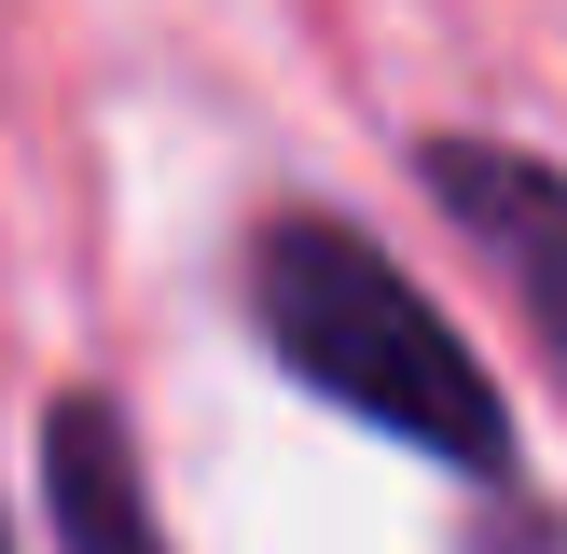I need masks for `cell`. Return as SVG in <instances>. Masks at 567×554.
I'll return each instance as SVG.
<instances>
[{"label": "cell", "mask_w": 567, "mask_h": 554, "mask_svg": "<svg viewBox=\"0 0 567 554\" xmlns=\"http://www.w3.org/2000/svg\"><path fill=\"white\" fill-rule=\"evenodd\" d=\"M430 194H443V222H457L471 249H485L498 277H513V305H526V332L554 347V375H567V166L554 153H526V138H430Z\"/></svg>", "instance_id": "2"}, {"label": "cell", "mask_w": 567, "mask_h": 554, "mask_svg": "<svg viewBox=\"0 0 567 554\" xmlns=\"http://www.w3.org/2000/svg\"><path fill=\"white\" fill-rule=\"evenodd\" d=\"M0 554H14V526H0Z\"/></svg>", "instance_id": "5"}, {"label": "cell", "mask_w": 567, "mask_h": 554, "mask_svg": "<svg viewBox=\"0 0 567 554\" xmlns=\"http://www.w3.org/2000/svg\"><path fill=\"white\" fill-rule=\"evenodd\" d=\"M471 554H554V513H526V499L485 485V541H471Z\"/></svg>", "instance_id": "4"}, {"label": "cell", "mask_w": 567, "mask_h": 554, "mask_svg": "<svg viewBox=\"0 0 567 554\" xmlns=\"http://www.w3.org/2000/svg\"><path fill=\"white\" fill-rule=\"evenodd\" d=\"M42 499H55V554H166L153 485H138V430L111 388L42 402Z\"/></svg>", "instance_id": "3"}, {"label": "cell", "mask_w": 567, "mask_h": 554, "mask_svg": "<svg viewBox=\"0 0 567 554\" xmlns=\"http://www.w3.org/2000/svg\"><path fill=\"white\" fill-rule=\"evenodd\" d=\"M249 332L291 388H319L332 416L415 443V458L513 485V402H498L485 347L402 277V249L360 236L347 208H277L249 236Z\"/></svg>", "instance_id": "1"}]
</instances>
